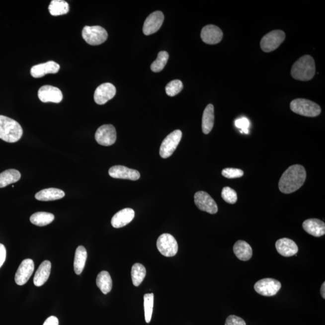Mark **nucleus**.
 <instances>
[{"label": "nucleus", "mask_w": 325, "mask_h": 325, "mask_svg": "<svg viewBox=\"0 0 325 325\" xmlns=\"http://www.w3.org/2000/svg\"><path fill=\"white\" fill-rule=\"evenodd\" d=\"M50 13L53 16L65 15L69 12L70 5L63 0H53L48 7Z\"/></svg>", "instance_id": "29"}, {"label": "nucleus", "mask_w": 325, "mask_h": 325, "mask_svg": "<svg viewBox=\"0 0 325 325\" xmlns=\"http://www.w3.org/2000/svg\"><path fill=\"white\" fill-rule=\"evenodd\" d=\"M53 214L47 212H37L30 217V222L38 227L46 226L54 221Z\"/></svg>", "instance_id": "30"}, {"label": "nucleus", "mask_w": 325, "mask_h": 325, "mask_svg": "<svg viewBox=\"0 0 325 325\" xmlns=\"http://www.w3.org/2000/svg\"><path fill=\"white\" fill-rule=\"evenodd\" d=\"M194 200L196 207L203 212H207L212 215L218 212V207L214 199L211 197L209 193L199 191L194 196Z\"/></svg>", "instance_id": "10"}, {"label": "nucleus", "mask_w": 325, "mask_h": 325, "mask_svg": "<svg viewBox=\"0 0 325 325\" xmlns=\"http://www.w3.org/2000/svg\"><path fill=\"white\" fill-rule=\"evenodd\" d=\"M169 59V54L162 51L158 54V58L151 65V69L155 73L161 72L164 69Z\"/></svg>", "instance_id": "32"}, {"label": "nucleus", "mask_w": 325, "mask_h": 325, "mask_svg": "<svg viewBox=\"0 0 325 325\" xmlns=\"http://www.w3.org/2000/svg\"><path fill=\"white\" fill-rule=\"evenodd\" d=\"M147 271L144 265L136 263L132 269V278L134 286L138 287L144 281Z\"/></svg>", "instance_id": "31"}, {"label": "nucleus", "mask_w": 325, "mask_h": 325, "mask_svg": "<svg viewBox=\"0 0 325 325\" xmlns=\"http://www.w3.org/2000/svg\"><path fill=\"white\" fill-rule=\"evenodd\" d=\"M96 285L104 295L109 293L112 289V279L109 273L102 271L96 278Z\"/></svg>", "instance_id": "27"}, {"label": "nucleus", "mask_w": 325, "mask_h": 325, "mask_svg": "<svg viewBox=\"0 0 325 325\" xmlns=\"http://www.w3.org/2000/svg\"><path fill=\"white\" fill-rule=\"evenodd\" d=\"M82 36L88 44L95 46L106 41L108 33L103 27L98 25L85 26L82 30Z\"/></svg>", "instance_id": "5"}, {"label": "nucleus", "mask_w": 325, "mask_h": 325, "mask_svg": "<svg viewBox=\"0 0 325 325\" xmlns=\"http://www.w3.org/2000/svg\"><path fill=\"white\" fill-rule=\"evenodd\" d=\"M157 247L162 255L171 257L178 252V246L174 237L170 234H162L157 241Z\"/></svg>", "instance_id": "7"}, {"label": "nucleus", "mask_w": 325, "mask_h": 325, "mask_svg": "<svg viewBox=\"0 0 325 325\" xmlns=\"http://www.w3.org/2000/svg\"><path fill=\"white\" fill-rule=\"evenodd\" d=\"M65 196L64 191L56 188H49L39 191L36 194L35 198L38 201H50L58 200L64 198Z\"/></svg>", "instance_id": "25"}, {"label": "nucleus", "mask_w": 325, "mask_h": 325, "mask_svg": "<svg viewBox=\"0 0 325 325\" xmlns=\"http://www.w3.org/2000/svg\"><path fill=\"white\" fill-rule=\"evenodd\" d=\"M201 37L205 44L214 45L218 44L223 38V32L215 25H208L202 28Z\"/></svg>", "instance_id": "16"}, {"label": "nucleus", "mask_w": 325, "mask_h": 325, "mask_svg": "<svg viewBox=\"0 0 325 325\" xmlns=\"http://www.w3.org/2000/svg\"><path fill=\"white\" fill-rule=\"evenodd\" d=\"M181 130H176L169 134L162 142L160 148V155L162 159H167L172 155L182 138Z\"/></svg>", "instance_id": "8"}, {"label": "nucleus", "mask_w": 325, "mask_h": 325, "mask_svg": "<svg viewBox=\"0 0 325 325\" xmlns=\"http://www.w3.org/2000/svg\"><path fill=\"white\" fill-rule=\"evenodd\" d=\"M87 256L86 249L84 246H79L77 248L74 262V272L77 275H81L83 270Z\"/></svg>", "instance_id": "26"}, {"label": "nucleus", "mask_w": 325, "mask_h": 325, "mask_svg": "<svg viewBox=\"0 0 325 325\" xmlns=\"http://www.w3.org/2000/svg\"><path fill=\"white\" fill-rule=\"evenodd\" d=\"M183 85L181 81L179 80H175V81H171L166 86V92L167 95L170 96H174L182 89Z\"/></svg>", "instance_id": "34"}, {"label": "nucleus", "mask_w": 325, "mask_h": 325, "mask_svg": "<svg viewBox=\"0 0 325 325\" xmlns=\"http://www.w3.org/2000/svg\"><path fill=\"white\" fill-rule=\"evenodd\" d=\"M21 173L15 169H8L0 173V188L5 187L18 181Z\"/></svg>", "instance_id": "28"}, {"label": "nucleus", "mask_w": 325, "mask_h": 325, "mask_svg": "<svg viewBox=\"0 0 325 325\" xmlns=\"http://www.w3.org/2000/svg\"><path fill=\"white\" fill-rule=\"evenodd\" d=\"M145 318L147 323L149 324L152 318L154 307V294L147 293L144 295Z\"/></svg>", "instance_id": "33"}, {"label": "nucleus", "mask_w": 325, "mask_h": 325, "mask_svg": "<svg viewBox=\"0 0 325 325\" xmlns=\"http://www.w3.org/2000/svg\"><path fill=\"white\" fill-rule=\"evenodd\" d=\"M280 282L273 278H264L256 282L254 290L258 294L264 296H273L281 289Z\"/></svg>", "instance_id": "9"}, {"label": "nucleus", "mask_w": 325, "mask_h": 325, "mask_svg": "<svg viewBox=\"0 0 325 325\" xmlns=\"http://www.w3.org/2000/svg\"><path fill=\"white\" fill-rule=\"evenodd\" d=\"M302 227L307 233L316 238L323 236L325 234V222L318 219H309L302 224Z\"/></svg>", "instance_id": "21"}, {"label": "nucleus", "mask_w": 325, "mask_h": 325, "mask_svg": "<svg viewBox=\"0 0 325 325\" xmlns=\"http://www.w3.org/2000/svg\"><path fill=\"white\" fill-rule=\"evenodd\" d=\"M95 137L98 144L105 147L110 146L116 141L115 128L111 124L102 125L96 130Z\"/></svg>", "instance_id": "11"}, {"label": "nucleus", "mask_w": 325, "mask_h": 325, "mask_svg": "<svg viewBox=\"0 0 325 325\" xmlns=\"http://www.w3.org/2000/svg\"><path fill=\"white\" fill-rule=\"evenodd\" d=\"M290 108L298 115L307 117L318 116L321 113V108L318 104L306 99H294L291 102Z\"/></svg>", "instance_id": "4"}, {"label": "nucleus", "mask_w": 325, "mask_h": 325, "mask_svg": "<svg viewBox=\"0 0 325 325\" xmlns=\"http://www.w3.org/2000/svg\"><path fill=\"white\" fill-rule=\"evenodd\" d=\"M164 21V15L161 11H156L147 17L144 22L143 32L149 36L155 33L162 27Z\"/></svg>", "instance_id": "14"}, {"label": "nucleus", "mask_w": 325, "mask_h": 325, "mask_svg": "<svg viewBox=\"0 0 325 325\" xmlns=\"http://www.w3.org/2000/svg\"><path fill=\"white\" fill-rule=\"evenodd\" d=\"M60 65L55 62L49 61L44 64L35 65L31 68L30 73L34 78H41L48 74H56L59 72Z\"/></svg>", "instance_id": "18"}, {"label": "nucleus", "mask_w": 325, "mask_h": 325, "mask_svg": "<svg viewBox=\"0 0 325 325\" xmlns=\"http://www.w3.org/2000/svg\"><path fill=\"white\" fill-rule=\"evenodd\" d=\"M34 269H35V264L32 259H24L19 265L18 269L16 272L15 283L19 286H23L26 284L28 279L32 275Z\"/></svg>", "instance_id": "13"}, {"label": "nucleus", "mask_w": 325, "mask_h": 325, "mask_svg": "<svg viewBox=\"0 0 325 325\" xmlns=\"http://www.w3.org/2000/svg\"><path fill=\"white\" fill-rule=\"evenodd\" d=\"M225 325H246L243 319L235 315H230L227 318Z\"/></svg>", "instance_id": "38"}, {"label": "nucleus", "mask_w": 325, "mask_h": 325, "mask_svg": "<svg viewBox=\"0 0 325 325\" xmlns=\"http://www.w3.org/2000/svg\"><path fill=\"white\" fill-rule=\"evenodd\" d=\"M306 178V170L303 166L292 165L285 171L279 179V189L284 194L295 192L303 186Z\"/></svg>", "instance_id": "1"}, {"label": "nucleus", "mask_w": 325, "mask_h": 325, "mask_svg": "<svg viewBox=\"0 0 325 325\" xmlns=\"http://www.w3.org/2000/svg\"><path fill=\"white\" fill-rule=\"evenodd\" d=\"M108 174L113 178L130 179L132 181L138 180L141 176L138 170L120 165L111 167L108 170Z\"/></svg>", "instance_id": "17"}, {"label": "nucleus", "mask_w": 325, "mask_h": 325, "mask_svg": "<svg viewBox=\"0 0 325 325\" xmlns=\"http://www.w3.org/2000/svg\"><path fill=\"white\" fill-rule=\"evenodd\" d=\"M43 325H59L58 319L55 316H50L45 321Z\"/></svg>", "instance_id": "40"}, {"label": "nucleus", "mask_w": 325, "mask_h": 325, "mask_svg": "<svg viewBox=\"0 0 325 325\" xmlns=\"http://www.w3.org/2000/svg\"><path fill=\"white\" fill-rule=\"evenodd\" d=\"M215 123V110L213 105L210 104L205 107L202 119V130L205 135L212 130Z\"/></svg>", "instance_id": "24"}, {"label": "nucleus", "mask_w": 325, "mask_h": 325, "mask_svg": "<svg viewBox=\"0 0 325 325\" xmlns=\"http://www.w3.org/2000/svg\"><path fill=\"white\" fill-rule=\"evenodd\" d=\"M235 125L237 128L241 129V132L242 133H244L245 134L249 133L250 122L249 119L246 118H242L237 119L235 121Z\"/></svg>", "instance_id": "37"}, {"label": "nucleus", "mask_w": 325, "mask_h": 325, "mask_svg": "<svg viewBox=\"0 0 325 325\" xmlns=\"http://www.w3.org/2000/svg\"><path fill=\"white\" fill-rule=\"evenodd\" d=\"M222 175L224 177L229 179L241 178L244 175L243 170L236 168H225L222 170Z\"/></svg>", "instance_id": "36"}, {"label": "nucleus", "mask_w": 325, "mask_h": 325, "mask_svg": "<svg viewBox=\"0 0 325 325\" xmlns=\"http://www.w3.org/2000/svg\"><path fill=\"white\" fill-rule=\"evenodd\" d=\"M6 258V249L3 244H0V268L3 265Z\"/></svg>", "instance_id": "39"}, {"label": "nucleus", "mask_w": 325, "mask_h": 325, "mask_svg": "<svg viewBox=\"0 0 325 325\" xmlns=\"http://www.w3.org/2000/svg\"><path fill=\"white\" fill-rule=\"evenodd\" d=\"M316 66L315 60L310 55L301 57L293 64L291 75L299 81H309L315 76Z\"/></svg>", "instance_id": "2"}, {"label": "nucleus", "mask_w": 325, "mask_h": 325, "mask_svg": "<svg viewBox=\"0 0 325 325\" xmlns=\"http://www.w3.org/2000/svg\"><path fill=\"white\" fill-rule=\"evenodd\" d=\"M275 247L278 252L285 257H289L298 252V245L291 239L283 238L276 241Z\"/></svg>", "instance_id": "20"}, {"label": "nucleus", "mask_w": 325, "mask_h": 325, "mask_svg": "<svg viewBox=\"0 0 325 325\" xmlns=\"http://www.w3.org/2000/svg\"><path fill=\"white\" fill-rule=\"evenodd\" d=\"M321 293L322 297L323 298L325 299V282L322 285L321 289Z\"/></svg>", "instance_id": "41"}, {"label": "nucleus", "mask_w": 325, "mask_h": 325, "mask_svg": "<svg viewBox=\"0 0 325 325\" xmlns=\"http://www.w3.org/2000/svg\"><path fill=\"white\" fill-rule=\"evenodd\" d=\"M233 251L236 257L241 261H248L252 258V249L249 244L244 241H239L234 245Z\"/></svg>", "instance_id": "23"}, {"label": "nucleus", "mask_w": 325, "mask_h": 325, "mask_svg": "<svg viewBox=\"0 0 325 325\" xmlns=\"http://www.w3.org/2000/svg\"><path fill=\"white\" fill-rule=\"evenodd\" d=\"M116 89L115 85L105 82L99 85L94 93V100L99 105H103L115 96Z\"/></svg>", "instance_id": "12"}, {"label": "nucleus", "mask_w": 325, "mask_h": 325, "mask_svg": "<svg viewBox=\"0 0 325 325\" xmlns=\"http://www.w3.org/2000/svg\"><path fill=\"white\" fill-rule=\"evenodd\" d=\"M222 198L227 203L234 204L238 201V194L230 187H225L222 190Z\"/></svg>", "instance_id": "35"}, {"label": "nucleus", "mask_w": 325, "mask_h": 325, "mask_svg": "<svg viewBox=\"0 0 325 325\" xmlns=\"http://www.w3.org/2000/svg\"><path fill=\"white\" fill-rule=\"evenodd\" d=\"M22 135L23 130L18 122L0 115V139L8 143H15L21 139Z\"/></svg>", "instance_id": "3"}, {"label": "nucleus", "mask_w": 325, "mask_h": 325, "mask_svg": "<svg viewBox=\"0 0 325 325\" xmlns=\"http://www.w3.org/2000/svg\"><path fill=\"white\" fill-rule=\"evenodd\" d=\"M51 264L50 261H44L40 265L33 279L34 284L36 287L43 286L49 278L51 273Z\"/></svg>", "instance_id": "22"}, {"label": "nucleus", "mask_w": 325, "mask_h": 325, "mask_svg": "<svg viewBox=\"0 0 325 325\" xmlns=\"http://www.w3.org/2000/svg\"><path fill=\"white\" fill-rule=\"evenodd\" d=\"M38 97L43 102L59 103L62 101L63 94L59 88L50 85H45L38 90Z\"/></svg>", "instance_id": "15"}, {"label": "nucleus", "mask_w": 325, "mask_h": 325, "mask_svg": "<svg viewBox=\"0 0 325 325\" xmlns=\"http://www.w3.org/2000/svg\"><path fill=\"white\" fill-rule=\"evenodd\" d=\"M135 211L130 208H126L119 211L113 216L111 224L115 229H120L130 224L135 218Z\"/></svg>", "instance_id": "19"}, {"label": "nucleus", "mask_w": 325, "mask_h": 325, "mask_svg": "<svg viewBox=\"0 0 325 325\" xmlns=\"http://www.w3.org/2000/svg\"><path fill=\"white\" fill-rule=\"evenodd\" d=\"M286 39V34L283 31L276 30L270 31L263 37L260 42L262 50L266 53L272 52L280 46Z\"/></svg>", "instance_id": "6"}]
</instances>
